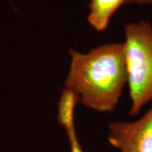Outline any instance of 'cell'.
Instances as JSON below:
<instances>
[{
    "instance_id": "6da1fadb",
    "label": "cell",
    "mask_w": 152,
    "mask_h": 152,
    "mask_svg": "<svg viewBox=\"0 0 152 152\" xmlns=\"http://www.w3.org/2000/svg\"><path fill=\"white\" fill-rule=\"evenodd\" d=\"M69 53L64 88L77 94L86 108L113 112L128 83L124 42L103 44L88 53L70 48Z\"/></svg>"
},
{
    "instance_id": "7a4b0ae2",
    "label": "cell",
    "mask_w": 152,
    "mask_h": 152,
    "mask_svg": "<svg viewBox=\"0 0 152 152\" xmlns=\"http://www.w3.org/2000/svg\"><path fill=\"white\" fill-rule=\"evenodd\" d=\"M128 86L131 101L129 116L140 113L152 102V26L140 20L124 26Z\"/></svg>"
},
{
    "instance_id": "3957f363",
    "label": "cell",
    "mask_w": 152,
    "mask_h": 152,
    "mask_svg": "<svg viewBox=\"0 0 152 152\" xmlns=\"http://www.w3.org/2000/svg\"><path fill=\"white\" fill-rule=\"evenodd\" d=\"M107 140L119 152H152V106L134 122L108 124Z\"/></svg>"
},
{
    "instance_id": "277c9868",
    "label": "cell",
    "mask_w": 152,
    "mask_h": 152,
    "mask_svg": "<svg viewBox=\"0 0 152 152\" xmlns=\"http://www.w3.org/2000/svg\"><path fill=\"white\" fill-rule=\"evenodd\" d=\"M128 0H89L87 22L98 32L106 31L112 17Z\"/></svg>"
},
{
    "instance_id": "5b68a950",
    "label": "cell",
    "mask_w": 152,
    "mask_h": 152,
    "mask_svg": "<svg viewBox=\"0 0 152 152\" xmlns=\"http://www.w3.org/2000/svg\"><path fill=\"white\" fill-rule=\"evenodd\" d=\"M129 4H139V5H149L152 4V0H128Z\"/></svg>"
}]
</instances>
